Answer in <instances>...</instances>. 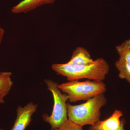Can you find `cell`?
I'll use <instances>...</instances> for the list:
<instances>
[{
	"label": "cell",
	"instance_id": "obj_15",
	"mask_svg": "<svg viewBox=\"0 0 130 130\" xmlns=\"http://www.w3.org/2000/svg\"><path fill=\"white\" fill-rule=\"evenodd\" d=\"M0 130H3V129H1V128H0Z\"/></svg>",
	"mask_w": 130,
	"mask_h": 130
},
{
	"label": "cell",
	"instance_id": "obj_14",
	"mask_svg": "<svg viewBox=\"0 0 130 130\" xmlns=\"http://www.w3.org/2000/svg\"><path fill=\"white\" fill-rule=\"evenodd\" d=\"M4 34V30L2 28L0 27V44L2 41Z\"/></svg>",
	"mask_w": 130,
	"mask_h": 130
},
{
	"label": "cell",
	"instance_id": "obj_4",
	"mask_svg": "<svg viewBox=\"0 0 130 130\" xmlns=\"http://www.w3.org/2000/svg\"><path fill=\"white\" fill-rule=\"evenodd\" d=\"M44 82L53 94L54 106L51 115L44 114L42 117L43 120L49 123L53 129L58 127L68 119L66 102L69 98L66 93L61 92L56 82L51 79H45Z\"/></svg>",
	"mask_w": 130,
	"mask_h": 130
},
{
	"label": "cell",
	"instance_id": "obj_6",
	"mask_svg": "<svg viewBox=\"0 0 130 130\" xmlns=\"http://www.w3.org/2000/svg\"><path fill=\"white\" fill-rule=\"evenodd\" d=\"M123 113L115 110L109 118L104 121H99L94 125L91 126L89 130H118L121 125L120 118Z\"/></svg>",
	"mask_w": 130,
	"mask_h": 130
},
{
	"label": "cell",
	"instance_id": "obj_12",
	"mask_svg": "<svg viewBox=\"0 0 130 130\" xmlns=\"http://www.w3.org/2000/svg\"><path fill=\"white\" fill-rule=\"evenodd\" d=\"M50 130H83V126L71 121L69 119L57 128Z\"/></svg>",
	"mask_w": 130,
	"mask_h": 130
},
{
	"label": "cell",
	"instance_id": "obj_8",
	"mask_svg": "<svg viewBox=\"0 0 130 130\" xmlns=\"http://www.w3.org/2000/svg\"><path fill=\"white\" fill-rule=\"evenodd\" d=\"M94 61L86 49L78 47L73 52L71 59L68 63L73 65L85 66L93 64Z\"/></svg>",
	"mask_w": 130,
	"mask_h": 130
},
{
	"label": "cell",
	"instance_id": "obj_9",
	"mask_svg": "<svg viewBox=\"0 0 130 130\" xmlns=\"http://www.w3.org/2000/svg\"><path fill=\"white\" fill-rule=\"evenodd\" d=\"M12 73L0 72V104L4 103V98L11 89L13 82L11 79Z\"/></svg>",
	"mask_w": 130,
	"mask_h": 130
},
{
	"label": "cell",
	"instance_id": "obj_2",
	"mask_svg": "<svg viewBox=\"0 0 130 130\" xmlns=\"http://www.w3.org/2000/svg\"><path fill=\"white\" fill-rule=\"evenodd\" d=\"M107 103L104 94L95 96L81 105H72L67 103L68 119L82 126L94 125L100 121V109L106 105Z\"/></svg>",
	"mask_w": 130,
	"mask_h": 130
},
{
	"label": "cell",
	"instance_id": "obj_10",
	"mask_svg": "<svg viewBox=\"0 0 130 130\" xmlns=\"http://www.w3.org/2000/svg\"><path fill=\"white\" fill-rule=\"evenodd\" d=\"M120 78L125 79L130 84V63L119 59L115 64Z\"/></svg>",
	"mask_w": 130,
	"mask_h": 130
},
{
	"label": "cell",
	"instance_id": "obj_1",
	"mask_svg": "<svg viewBox=\"0 0 130 130\" xmlns=\"http://www.w3.org/2000/svg\"><path fill=\"white\" fill-rule=\"evenodd\" d=\"M51 68L57 74L66 77L69 81L84 78L103 81L109 70L108 63L101 58H98L89 65L79 66L67 63L54 64Z\"/></svg>",
	"mask_w": 130,
	"mask_h": 130
},
{
	"label": "cell",
	"instance_id": "obj_13",
	"mask_svg": "<svg viewBox=\"0 0 130 130\" xmlns=\"http://www.w3.org/2000/svg\"><path fill=\"white\" fill-rule=\"evenodd\" d=\"M125 124V119L123 118L121 120V125L120 128L118 130H124V126Z\"/></svg>",
	"mask_w": 130,
	"mask_h": 130
},
{
	"label": "cell",
	"instance_id": "obj_3",
	"mask_svg": "<svg viewBox=\"0 0 130 130\" xmlns=\"http://www.w3.org/2000/svg\"><path fill=\"white\" fill-rule=\"evenodd\" d=\"M58 87L68 95V101L72 103L88 101L95 96L104 94L107 90L103 81L95 80L70 81L58 84Z\"/></svg>",
	"mask_w": 130,
	"mask_h": 130
},
{
	"label": "cell",
	"instance_id": "obj_11",
	"mask_svg": "<svg viewBox=\"0 0 130 130\" xmlns=\"http://www.w3.org/2000/svg\"><path fill=\"white\" fill-rule=\"evenodd\" d=\"M119 59L130 63V39L125 40L116 46Z\"/></svg>",
	"mask_w": 130,
	"mask_h": 130
},
{
	"label": "cell",
	"instance_id": "obj_5",
	"mask_svg": "<svg viewBox=\"0 0 130 130\" xmlns=\"http://www.w3.org/2000/svg\"><path fill=\"white\" fill-rule=\"evenodd\" d=\"M38 105L32 102L28 103L23 107L17 108V117L11 130H25L31 121L32 115L37 110Z\"/></svg>",
	"mask_w": 130,
	"mask_h": 130
},
{
	"label": "cell",
	"instance_id": "obj_7",
	"mask_svg": "<svg viewBox=\"0 0 130 130\" xmlns=\"http://www.w3.org/2000/svg\"><path fill=\"white\" fill-rule=\"evenodd\" d=\"M56 0H23L11 9L15 14L26 13L42 5L53 4Z\"/></svg>",
	"mask_w": 130,
	"mask_h": 130
}]
</instances>
